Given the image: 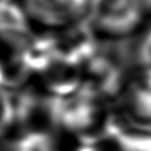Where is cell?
<instances>
[{
  "mask_svg": "<svg viewBox=\"0 0 151 151\" xmlns=\"http://www.w3.org/2000/svg\"><path fill=\"white\" fill-rule=\"evenodd\" d=\"M143 0H92L88 28L104 39H120L134 34L144 22Z\"/></svg>",
  "mask_w": 151,
  "mask_h": 151,
  "instance_id": "6da1fadb",
  "label": "cell"
},
{
  "mask_svg": "<svg viewBox=\"0 0 151 151\" xmlns=\"http://www.w3.org/2000/svg\"><path fill=\"white\" fill-rule=\"evenodd\" d=\"M28 24L60 32L87 24L92 0H17Z\"/></svg>",
  "mask_w": 151,
  "mask_h": 151,
  "instance_id": "7a4b0ae2",
  "label": "cell"
},
{
  "mask_svg": "<svg viewBox=\"0 0 151 151\" xmlns=\"http://www.w3.org/2000/svg\"><path fill=\"white\" fill-rule=\"evenodd\" d=\"M119 120L129 130L151 133V76H140L124 84L116 97Z\"/></svg>",
  "mask_w": 151,
  "mask_h": 151,
  "instance_id": "3957f363",
  "label": "cell"
},
{
  "mask_svg": "<svg viewBox=\"0 0 151 151\" xmlns=\"http://www.w3.org/2000/svg\"><path fill=\"white\" fill-rule=\"evenodd\" d=\"M102 151H151V133L129 129L116 130L105 141Z\"/></svg>",
  "mask_w": 151,
  "mask_h": 151,
  "instance_id": "277c9868",
  "label": "cell"
},
{
  "mask_svg": "<svg viewBox=\"0 0 151 151\" xmlns=\"http://www.w3.org/2000/svg\"><path fill=\"white\" fill-rule=\"evenodd\" d=\"M16 113V102L11 99L10 94L6 92V88L0 87V136L13 127Z\"/></svg>",
  "mask_w": 151,
  "mask_h": 151,
  "instance_id": "5b68a950",
  "label": "cell"
},
{
  "mask_svg": "<svg viewBox=\"0 0 151 151\" xmlns=\"http://www.w3.org/2000/svg\"><path fill=\"white\" fill-rule=\"evenodd\" d=\"M50 137H18L6 151H49Z\"/></svg>",
  "mask_w": 151,
  "mask_h": 151,
  "instance_id": "8992f818",
  "label": "cell"
},
{
  "mask_svg": "<svg viewBox=\"0 0 151 151\" xmlns=\"http://www.w3.org/2000/svg\"><path fill=\"white\" fill-rule=\"evenodd\" d=\"M137 62L141 73L151 76V28L141 37L137 46Z\"/></svg>",
  "mask_w": 151,
  "mask_h": 151,
  "instance_id": "52a82bcc",
  "label": "cell"
},
{
  "mask_svg": "<svg viewBox=\"0 0 151 151\" xmlns=\"http://www.w3.org/2000/svg\"><path fill=\"white\" fill-rule=\"evenodd\" d=\"M0 1H3V0H0Z\"/></svg>",
  "mask_w": 151,
  "mask_h": 151,
  "instance_id": "ba28073f",
  "label": "cell"
}]
</instances>
